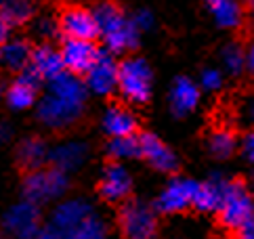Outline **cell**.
<instances>
[{"label":"cell","mask_w":254,"mask_h":239,"mask_svg":"<svg viewBox=\"0 0 254 239\" xmlns=\"http://www.w3.org/2000/svg\"><path fill=\"white\" fill-rule=\"evenodd\" d=\"M93 13L97 17L101 40L105 49L118 53H128L139 47V25L134 17H128L116 0H97L93 4Z\"/></svg>","instance_id":"6da1fadb"},{"label":"cell","mask_w":254,"mask_h":239,"mask_svg":"<svg viewBox=\"0 0 254 239\" xmlns=\"http://www.w3.org/2000/svg\"><path fill=\"white\" fill-rule=\"evenodd\" d=\"M69 189V177L55 166H44L34 172H25L21 191L23 199L34 201L36 206H44L51 201H57L67 193Z\"/></svg>","instance_id":"7a4b0ae2"},{"label":"cell","mask_w":254,"mask_h":239,"mask_svg":"<svg viewBox=\"0 0 254 239\" xmlns=\"http://www.w3.org/2000/svg\"><path fill=\"white\" fill-rule=\"evenodd\" d=\"M153 76L147 61L141 57H126L118 65V90L122 99L134 105H145L151 99Z\"/></svg>","instance_id":"3957f363"},{"label":"cell","mask_w":254,"mask_h":239,"mask_svg":"<svg viewBox=\"0 0 254 239\" xmlns=\"http://www.w3.org/2000/svg\"><path fill=\"white\" fill-rule=\"evenodd\" d=\"M118 227L124 239H153L158 233V210L141 199H126L118 210Z\"/></svg>","instance_id":"277c9868"},{"label":"cell","mask_w":254,"mask_h":239,"mask_svg":"<svg viewBox=\"0 0 254 239\" xmlns=\"http://www.w3.org/2000/svg\"><path fill=\"white\" fill-rule=\"evenodd\" d=\"M216 216H219L221 225L227 231H233V233L254 216V197L250 189L246 187V182L227 180V189Z\"/></svg>","instance_id":"5b68a950"},{"label":"cell","mask_w":254,"mask_h":239,"mask_svg":"<svg viewBox=\"0 0 254 239\" xmlns=\"http://www.w3.org/2000/svg\"><path fill=\"white\" fill-rule=\"evenodd\" d=\"M55 17L61 27V38H78V40H95V42L97 38H101L93 8L84 4L61 2Z\"/></svg>","instance_id":"8992f818"},{"label":"cell","mask_w":254,"mask_h":239,"mask_svg":"<svg viewBox=\"0 0 254 239\" xmlns=\"http://www.w3.org/2000/svg\"><path fill=\"white\" fill-rule=\"evenodd\" d=\"M84 114V105L71 103V101L59 99L55 95L47 93L38 103V122L49 128V130H67Z\"/></svg>","instance_id":"52a82bcc"},{"label":"cell","mask_w":254,"mask_h":239,"mask_svg":"<svg viewBox=\"0 0 254 239\" xmlns=\"http://www.w3.org/2000/svg\"><path fill=\"white\" fill-rule=\"evenodd\" d=\"M42 229L40 206L23 199L8 208L4 214V231L13 239H34Z\"/></svg>","instance_id":"ba28073f"},{"label":"cell","mask_w":254,"mask_h":239,"mask_svg":"<svg viewBox=\"0 0 254 239\" xmlns=\"http://www.w3.org/2000/svg\"><path fill=\"white\" fill-rule=\"evenodd\" d=\"M61 59L67 71L86 78V73L97 63L101 49L95 40H78V38H61Z\"/></svg>","instance_id":"9c48e42d"},{"label":"cell","mask_w":254,"mask_h":239,"mask_svg":"<svg viewBox=\"0 0 254 239\" xmlns=\"http://www.w3.org/2000/svg\"><path fill=\"white\" fill-rule=\"evenodd\" d=\"M195 189L197 182L191 179H183V177H175L168 180V185L162 189V193L156 199V210L160 214H179L185 212L187 208L193 206V197H195Z\"/></svg>","instance_id":"30bf717a"},{"label":"cell","mask_w":254,"mask_h":239,"mask_svg":"<svg viewBox=\"0 0 254 239\" xmlns=\"http://www.w3.org/2000/svg\"><path fill=\"white\" fill-rule=\"evenodd\" d=\"M132 191V177L120 162H110L99 179V195L107 204H124Z\"/></svg>","instance_id":"8fae6325"},{"label":"cell","mask_w":254,"mask_h":239,"mask_svg":"<svg viewBox=\"0 0 254 239\" xmlns=\"http://www.w3.org/2000/svg\"><path fill=\"white\" fill-rule=\"evenodd\" d=\"M42 84V80L36 76L34 71H30L25 67L21 73H17L15 80L8 84L6 93H4V101L6 105L15 109V112H23V109H30L36 101H38V88Z\"/></svg>","instance_id":"7c38bea8"},{"label":"cell","mask_w":254,"mask_h":239,"mask_svg":"<svg viewBox=\"0 0 254 239\" xmlns=\"http://www.w3.org/2000/svg\"><path fill=\"white\" fill-rule=\"evenodd\" d=\"M118 65L120 63L114 59V53L107 49H101L97 63L84 78L88 88L95 95H101V97L112 95L114 90H118Z\"/></svg>","instance_id":"4fadbf2b"},{"label":"cell","mask_w":254,"mask_h":239,"mask_svg":"<svg viewBox=\"0 0 254 239\" xmlns=\"http://www.w3.org/2000/svg\"><path fill=\"white\" fill-rule=\"evenodd\" d=\"M139 143H141V160L147 162L153 170L170 174L179 168L177 155L153 132H139Z\"/></svg>","instance_id":"5bb4252c"},{"label":"cell","mask_w":254,"mask_h":239,"mask_svg":"<svg viewBox=\"0 0 254 239\" xmlns=\"http://www.w3.org/2000/svg\"><path fill=\"white\" fill-rule=\"evenodd\" d=\"M90 214H95V210L86 199H82V197L63 199L55 206V210H53L51 225H55L57 229H61V231H65V233H71L74 229L82 225Z\"/></svg>","instance_id":"9a60e30c"},{"label":"cell","mask_w":254,"mask_h":239,"mask_svg":"<svg viewBox=\"0 0 254 239\" xmlns=\"http://www.w3.org/2000/svg\"><path fill=\"white\" fill-rule=\"evenodd\" d=\"M36 19V2L34 0H2L0 6V32L2 42L11 38V32L23 27Z\"/></svg>","instance_id":"2e32d148"},{"label":"cell","mask_w":254,"mask_h":239,"mask_svg":"<svg viewBox=\"0 0 254 239\" xmlns=\"http://www.w3.org/2000/svg\"><path fill=\"white\" fill-rule=\"evenodd\" d=\"M30 71H34L42 82H51L53 78H57L61 71H65L61 59V51L55 49L51 42H42L38 47H34L32 61L28 65Z\"/></svg>","instance_id":"e0dca14e"},{"label":"cell","mask_w":254,"mask_h":239,"mask_svg":"<svg viewBox=\"0 0 254 239\" xmlns=\"http://www.w3.org/2000/svg\"><path fill=\"white\" fill-rule=\"evenodd\" d=\"M88 158V145L82 141H63L51 149L49 164L63 172H76Z\"/></svg>","instance_id":"ac0fdd59"},{"label":"cell","mask_w":254,"mask_h":239,"mask_svg":"<svg viewBox=\"0 0 254 239\" xmlns=\"http://www.w3.org/2000/svg\"><path fill=\"white\" fill-rule=\"evenodd\" d=\"M49 158H51V149L47 141L40 139V136H28L15 149V162L23 172H34L38 168H44Z\"/></svg>","instance_id":"d6986e66"},{"label":"cell","mask_w":254,"mask_h":239,"mask_svg":"<svg viewBox=\"0 0 254 239\" xmlns=\"http://www.w3.org/2000/svg\"><path fill=\"white\" fill-rule=\"evenodd\" d=\"M103 130L110 139H116V136H130V134H139L137 128L139 122L134 114L130 112L128 107H124L120 103L110 105L103 114Z\"/></svg>","instance_id":"ffe728a7"},{"label":"cell","mask_w":254,"mask_h":239,"mask_svg":"<svg viewBox=\"0 0 254 239\" xmlns=\"http://www.w3.org/2000/svg\"><path fill=\"white\" fill-rule=\"evenodd\" d=\"M225 189H227V180L223 177H219V174H214V177H210L204 182H197L193 208L197 212H204V214H210V212L216 214L221 208Z\"/></svg>","instance_id":"44dd1931"},{"label":"cell","mask_w":254,"mask_h":239,"mask_svg":"<svg viewBox=\"0 0 254 239\" xmlns=\"http://www.w3.org/2000/svg\"><path fill=\"white\" fill-rule=\"evenodd\" d=\"M199 101V88L193 80L187 76H179L172 82L170 88V109L177 118H183L189 112H193Z\"/></svg>","instance_id":"7402d4cb"},{"label":"cell","mask_w":254,"mask_h":239,"mask_svg":"<svg viewBox=\"0 0 254 239\" xmlns=\"http://www.w3.org/2000/svg\"><path fill=\"white\" fill-rule=\"evenodd\" d=\"M32 55H34V47L25 38H8L6 42H2V63L8 71L21 73L30 65Z\"/></svg>","instance_id":"603a6c76"},{"label":"cell","mask_w":254,"mask_h":239,"mask_svg":"<svg viewBox=\"0 0 254 239\" xmlns=\"http://www.w3.org/2000/svg\"><path fill=\"white\" fill-rule=\"evenodd\" d=\"M210 11L216 25H221L223 30H238L246 21L248 6L244 2H238V0H223L221 4L212 6Z\"/></svg>","instance_id":"cb8c5ba5"},{"label":"cell","mask_w":254,"mask_h":239,"mask_svg":"<svg viewBox=\"0 0 254 239\" xmlns=\"http://www.w3.org/2000/svg\"><path fill=\"white\" fill-rule=\"evenodd\" d=\"M107 155L114 162H122V160H137L141 158V143H139V134H130V136H116L110 139L107 143Z\"/></svg>","instance_id":"d4e9b609"},{"label":"cell","mask_w":254,"mask_h":239,"mask_svg":"<svg viewBox=\"0 0 254 239\" xmlns=\"http://www.w3.org/2000/svg\"><path fill=\"white\" fill-rule=\"evenodd\" d=\"M235 147H238V139H235L233 130L229 128H216L208 139V151H210L216 160H227L231 158Z\"/></svg>","instance_id":"484cf974"},{"label":"cell","mask_w":254,"mask_h":239,"mask_svg":"<svg viewBox=\"0 0 254 239\" xmlns=\"http://www.w3.org/2000/svg\"><path fill=\"white\" fill-rule=\"evenodd\" d=\"M225 67L231 76H242L244 71H248V59H246V44L242 40H233L225 47L223 53Z\"/></svg>","instance_id":"4316f807"},{"label":"cell","mask_w":254,"mask_h":239,"mask_svg":"<svg viewBox=\"0 0 254 239\" xmlns=\"http://www.w3.org/2000/svg\"><path fill=\"white\" fill-rule=\"evenodd\" d=\"M69 239H107L105 220L97 214H90L82 225L69 233Z\"/></svg>","instance_id":"83f0119b"},{"label":"cell","mask_w":254,"mask_h":239,"mask_svg":"<svg viewBox=\"0 0 254 239\" xmlns=\"http://www.w3.org/2000/svg\"><path fill=\"white\" fill-rule=\"evenodd\" d=\"M36 32H38V36L42 38V42H49L53 38H59L61 36V27H59V21L57 17H36Z\"/></svg>","instance_id":"f1b7e54d"},{"label":"cell","mask_w":254,"mask_h":239,"mask_svg":"<svg viewBox=\"0 0 254 239\" xmlns=\"http://www.w3.org/2000/svg\"><path fill=\"white\" fill-rule=\"evenodd\" d=\"M202 86L206 90H219L223 86V76L219 69H204L202 71Z\"/></svg>","instance_id":"f546056e"},{"label":"cell","mask_w":254,"mask_h":239,"mask_svg":"<svg viewBox=\"0 0 254 239\" xmlns=\"http://www.w3.org/2000/svg\"><path fill=\"white\" fill-rule=\"evenodd\" d=\"M34 239H69V233L61 231V229H57L55 225H47V227L40 229L38 235Z\"/></svg>","instance_id":"4dcf8cb0"},{"label":"cell","mask_w":254,"mask_h":239,"mask_svg":"<svg viewBox=\"0 0 254 239\" xmlns=\"http://www.w3.org/2000/svg\"><path fill=\"white\" fill-rule=\"evenodd\" d=\"M242 147H244V153H246V158H248L250 162H254V130L244 136Z\"/></svg>","instance_id":"1f68e13d"},{"label":"cell","mask_w":254,"mask_h":239,"mask_svg":"<svg viewBox=\"0 0 254 239\" xmlns=\"http://www.w3.org/2000/svg\"><path fill=\"white\" fill-rule=\"evenodd\" d=\"M235 235H238V239H254V216L242 229H238Z\"/></svg>","instance_id":"d6a6232c"},{"label":"cell","mask_w":254,"mask_h":239,"mask_svg":"<svg viewBox=\"0 0 254 239\" xmlns=\"http://www.w3.org/2000/svg\"><path fill=\"white\" fill-rule=\"evenodd\" d=\"M246 59H248V71L254 76V38L246 44Z\"/></svg>","instance_id":"836d02e7"},{"label":"cell","mask_w":254,"mask_h":239,"mask_svg":"<svg viewBox=\"0 0 254 239\" xmlns=\"http://www.w3.org/2000/svg\"><path fill=\"white\" fill-rule=\"evenodd\" d=\"M204 2H206L208 6H210V8H212V6H216V4H221V2H223V0H204Z\"/></svg>","instance_id":"e575fe53"},{"label":"cell","mask_w":254,"mask_h":239,"mask_svg":"<svg viewBox=\"0 0 254 239\" xmlns=\"http://www.w3.org/2000/svg\"><path fill=\"white\" fill-rule=\"evenodd\" d=\"M246 6H248V13H254V0H246Z\"/></svg>","instance_id":"d590c367"},{"label":"cell","mask_w":254,"mask_h":239,"mask_svg":"<svg viewBox=\"0 0 254 239\" xmlns=\"http://www.w3.org/2000/svg\"><path fill=\"white\" fill-rule=\"evenodd\" d=\"M252 118H254V105H252Z\"/></svg>","instance_id":"8d00e7d4"},{"label":"cell","mask_w":254,"mask_h":239,"mask_svg":"<svg viewBox=\"0 0 254 239\" xmlns=\"http://www.w3.org/2000/svg\"><path fill=\"white\" fill-rule=\"evenodd\" d=\"M252 17H254V13H252Z\"/></svg>","instance_id":"74e56055"}]
</instances>
